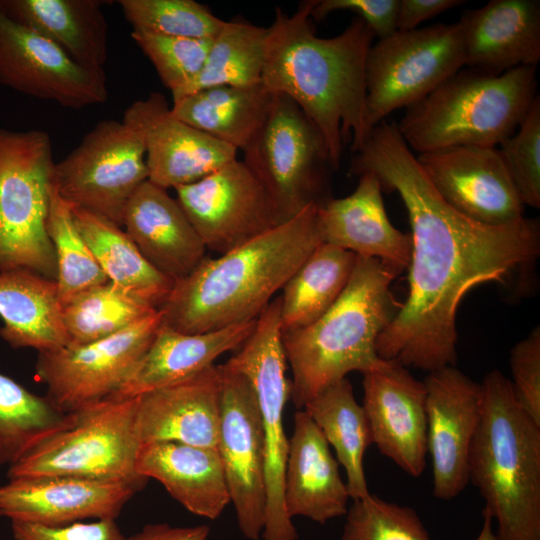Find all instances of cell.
Listing matches in <instances>:
<instances>
[{"instance_id":"8fae6325","label":"cell","mask_w":540,"mask_h":540,"mask_svg":"<svg viewBox=\"0 0 540 540\" xmlns=\"http://www.w3.org/2000/svg\"><path fill=\"white\" fill-rule=\"evenodd\" d=\"M464 67L458 22L399 32L372 44L365 67V130L417 103Z\"/></svg>"},{"instance_id":"52a82bcc","label":"cell","mask_w":540,"mask_h":540,"mask_svg":"<svg viewBox=\"0 0 540 540\" xmlns=\"http://www.w3.org/2000/svg\"><path fill=\"white\" fill-rule=\"evenodd\" d=\"M54 166L47 132L0 128V271L23 268L56 280L47 233Z\"/></svg>"},{"instance_id":"d590c367","label":"cell","mask_w":540,"mask_h":540,"mask_svg":"<svg viewBox=\"0 0 540 540\" xmlns=\"http://www.w3.org/2000/svg\"><path fill=\"white\" fill-rule=\"evenodd\" d=\"M268 34L269 27L239 19L225 21L212 40L202 70L184 96L215 86L261 83Z\"/></svg>"},{"instance_id":"e0dca14e","label":"cell","mask_w":540,"mask_h":540,"mask_svg":"<svg viewBox=\"0 0 540 540\" xmlns=\"http://www.w3.org/2000/svg\"><path fill=\"white\" fill-rule=\"evenodd\" d=\"M441 198L465 217L505 226L524 218V204L497 147L456 146L416 156Z\"/></svg>"},{"instance_id":"ee69618b","label":"cell","mask_w":540,"mask_h":540,"mask_svg":"<svg viewBox=\"0 0 540 540\" xmlns=\"http://www.w3.org/2000/svg\"><path fill=\"white\" fill-rule=\"evenodd\" d=\"M398 8L399 0H315L311 18L318 22L336 11L354 12L379 40L397 31Z\"/></svg>"},{"instance_id":"d4e9b609","label":"cell","mask_w":540,"mask_h":540,"mask_svg":"<svg viewBox=\"0 0 540 540\" xmlns=\"http://www.w3.org/2000/svg\"><path fill=\"white\" fill-rule=\"evenodd\" d=\"M122 227L144 258L174 282L206 257V247L176 198L150 180L128 200Z\"/></svg>"},{"instance_id":"60d3db41","label":"cell","mask_w":540,"mask_h":540,"mask_svg":"<svg viewBox=\"0 0 540 540\" xmlns=\"http://www.w3.org/2000/svg\"><path fill=\"white\" fill-rule=\"evenodd\" d=\"M345 515L341 540H432L415 510L375 495L353 500Z\"/></svg>"},{"instance_id":"b9f144b4","label":"cell","mask_w":540,"mask_h":540,"mask_svg":"<svg viewBox=\"0 0 540 540\" xmlns=\"http://www.w3.org/2000/svg\"><path fill=\"white\" fill-rule=\"evenodd\" d=\"M498 151L524 205L540 207V98Z\"/></svg>"},{"instance_id":"8992f818","label":"cell","mask_w":540,"mask_h":540,"mask_svg":"<svg viewBox=\"0 0 540 540\" xmlns=\"http://www.w3.org/2000/svg\"><path fill=\"white\" fill-rule=\"evenodd\" d=\"M536 92V67L493 75L464 66L406 108L396 125L419 154L456 146L497 147L516 131Z\"/></svg>"},{"instance_id":"4dcf8cb0","label":"cell","mask_w":540,"mask_h":540,"mask_svg":"<svg viewBox=\"0 0 540 540\" xmlns=\"http://www.w3.org/2000/svg\"><path fill=\"white\" fill-rule=\"evenodd\" d=\"M274 96L262 82L215 86L174 100L171 112L192 127L243 151L265 122Z\"/></svg>"},{"instance_id":"9c48e42d","label":"cell","mask_w":540,"mask_h":540,"mask_svg":"<svg viewBox=\"0 0 540 540\" xmlns=\"http://www.w3.org/2000/svg\"><path fill=\"white\" fill-rule=\"evenodd\" d=\"M242 162L267 194L279 224L321 205L334 169L325 139L289 97L275 94L271 110L243 150Z\"/></svg>"},{"instance_id":"6da1fadb","label":"cell","mask_w":540,"mask_h":540,"mask_svg":"<svg viewBox=\"0 0 540 540\" xmlns=\"http://www.w3.org/2000/svg\"><path fill=\"white\" fill-rule=\"evenodd\" d=\"M350 172H371L382 190L396 191L411 225L409 292L378 337L379 358L429 372L454 366L462 298L482 283H505L537 258L538 221L489 226L457 212L436 192L396 122L384 120L370 131Z\"/></svg>"},{"instance_id":"ffe728a7","label":"cell","mask_w":540,"mask_h":540,"mask_svg":"<svg viewBox=\"0 0 540 540\" xmlns=\"http://www.w3.org/2000/svg\"><path fill=\"white\" fill-rule=\"evenodd\" d=\"M363 404L379 451L412 477L426 466V387L408 369L384 360L363 373Z\"/></svg>"},{"instance_id":"44dd1931","label":"cell","mask_w":540,"mask_h":540,"mask_svg":"<svg viewBox=\"0 0 540 540\" xmlns=\"http://www.w3.org/2000/svg\"><path fill=\"white\" fill-rule=\"evenodd\" d=\"M140 489L127 482L63 476L9 479L0 487V516L45 526L116 519Z\"/></svg>"},{"instance_id":"d6a6232c","label":"cell","mask_w":540,"mask_h":540,"mask_svg":"<svg viewBox=\"0 0 540 540\" xmlns=\"http://www.w3.org/2000/svg\"><path fill=\"white\" fill-rule=\"evenodd\" d=\"M319 428L337 461L345 470L352 500L369 495L363 458L372 444L369 423L362 405L354 396L351 382L343 378L326 387L303 409Z\"/></svg>"},{"instance_id":"e575fe53","label":"cell","mask_w":540,"mask_h":540,"mask_svg":"<svg viewBox=\"0 0 540 540\" xmlns=\"http://www.w3.org/2000/svg\"><path fill=\"white\" fill-rule=\"evenodd\" d=\"M72 420L73 413L0 373V465L14 464Z\"/></svg>"},{"instance_id":"f1b7e54d","label":"cell","mask_w":540,"mask_h":540,"mask_svg":"<svg viewBox=\"0 0 540 540\" xmlns=\"http://www.w3.org/2000/svg\"><path fill=\"white\" fill-rule=\"evenodd\" d=\"M56 280L34 271H0V336L13 348L39 353L70 345Z\"/></svg>"},{"instance_id":"7c38bea8","label":"cell","mask_w":540,"mask_h":540,"mask_svg":"<svg viewBox=\"0 0 540 540\" xmlns=\"http://www.w3.org/2000/svg\"><path fill=\"white\" fill-rule=\"evenodd\" d=\"M148 180L141 132L125 121L98 122L64 159L53 184L72 208L98 214L122 227L126 204Z\"/></svg>"},{"instance_id":"9a60e30c","label":"cell","mask_w":540,"mask_h":540,"mask_svg":"<svg viewBox=\"0 0 540 540\" xmlns=\"http://www.w3.org/2000/svg\"><path fill=\"white\" fill-rule=\"evenodd\" d=\"M175 191L206 249L219 255L279 225L262 186L237 159Z\"/></svg>"},{"instance_id":"7402d4cb","label":"cell","mask_w":540,"mask_h":540,"mask_svg":"<svg viewBox=\"0 0 540 540\" xmlns=\"http://www.w3.org/2000/svg\"><path fill=\"white\" fill-rule=\"evenodd\" d=\"M221 409L219 365L136 397L140 443L171 441L217 448Z\"/></svg>"},{"instance_id":"277c9868","label":"cell","mask_w":540,"mask_h":540,"mask_svg":"<svg viewBox=\"0 0 540 540\" xmlns=\"http://www.w3.org/2000/svg\"><path fill=\"white\" fill-rule=\"evenodd\" d=\"M397 275L378 259L357 256L335 303L310 325L282 332L290 366V399L297 410L352 371L378 367L376 344L401 307L391 289Z\"/></svg>"},{"instance_id":"1f68e13d","label":"cell","mask_w":540,"mask_h":540,"mask_svg":"<svg viewBox=\"0 0 540 540\" xmlns=\"http://www.w3.org/2000/svg\"><path fill=\"white\" fill-rule=\"evenodd\" d=\"M72 213L108 281L158 309L168 298L174 281L144 258L122 227L81 208H72Z\"/></svg>"},{"instance_id":"c3c4849f","label":"cell","mask_w":540,"mask_h":540,"mask_svg":"<svg viewBox=\"0 0 540 540\" xmlns=\"http://www.w3.org/2000/svg\"><path fill=\"white\" fill-rule=\"evenodd\" d=\"M484 521L482 528L475 540H497L496 534L492 528V519L483 515Z\"/></svg>"},{"instance_id":"f6af8a7d","label":"cell","mask_w":540,"mask_h":540,"mask_svg":"<svg viewBox=\"0 0 540 540\" xmlns=\"http://www.w3.org/2000/svg\"><path fill=\"white\" fill-rule=\"evenodd\" d=\"M15 540H125L115 519L45 526L11 521Z\"/></svg>"},{"instance_id":"5bb4252c","label":"cell","mask_w":540,"mask_h":540,"mask_svg":"<svg viewBox=\"0 0 540 540\" xmlns=\"http://www.w3.org/2000/svg\"><path fill=\"white\" fill-rule=\"evenodd\" d=\"M217 450L238 527L249 540L261 538L266 514L265 444L260 412L249 381L225 364Z\"/></svg>"},{"instance_id":"cb8c5ba5","label":"cell","mask_w":540,"mask_h":540,"mask_svg":"<svg viewBox=\"0 0 540 540\" xmlns=\"http://www.w3.org/2000/svg\"><path fill=\"white\" fill-rule=\"evenodd\" d=\"M458 24L465 67L500 75L540 61L539 0H491Z\"/></svg>"},{"instance_id":"d6986e66","label":"cell","mask_w":540,"mask_h":540,"mask_svg":"<svg viewBox=\"0 0 540 540\" xmlns=\"http://www.w3.org/2000/svg\"><path fill=\"white\" fill-rule=\"evenodd\" d=\"M122 120L141 132L148 180L162 188L194 183L237 159L235 148L175 117L159 92L133 102Z\"/></svg>"},{"instance_id":"4316f807","label":"cell","mask_w":540,"mask_h":540,"mask_svg":"<svg viewBox=\"0 0 540 540\" xmlns=\"http://www.w3.org/2000/svg\"><path fill=\"white\" fill-rule=\"evenodd\" d=\"M256 319L204 333H183L164 324L127 380L109 398H136L213 366L222 354L238 349Z\"/></svg>"},{"instance_id":"30bf717a","label":"cell","mask_w":540,"mask_h":540,"mask_svg":"<svg viewBox=\"0 0 540 540\" xmlns=\"http://www.w3.org/2000/svg\"><path fill=\"white\" fill-rule=\"evenodd\" d=\"M280 296L257 317L254 329L224 364L251 384L261 417L265 444L266 514L263 540H297L298 534L284 504V474L289 440L283 426L290 399V380L282 344Z\"/></svg>"},{"instance_id":"2e32d148","label":"cell","mask_w":540,"mask_h":540,"mask_svg":"<svg viewBox=\"0 0 540 540\" xmlns=\"http://www.w3.org/2000/svg\"><path fill=\"white\" fill-rule=\"evenodd\" d=\"M0 84L71 109L104 103L103 70L85 68L59 46L11 19L0 7Z\"/></svg>"},{"instance_id":"7dc6e473","label":"cell","mask_w":540,"mask_h":540,"mask_svg":"<svg viewBox=\"0 0 540 540\" xmlns=\"http://www.w3.org/2000/svg\"><path fill=\"white\" fill-rule=\"evenodd\" d=\"M209 525L175 527L167 523L145 525L139 532L125 540H207Z\"/></svg>"},{"instance_id":"bcb514c9","label":"cell","mask_w":540,"mask_h":540,"mask_svg":"<svg viewBox=\"0 0 540 540\" xmlns=\"http://www.w3.org/2000/svg\"><path fill=\"white\" fill-rule=\"evenodd\" d=\"M464 3L463 0H399L397 31L415 30L422 22Z\"/></svg>"},{"instance_id":"7a4b0ae2","label":"cell","mask_w":540,"mask_h":540,"mask_svg":"<svg viewBox=\"0 0 540 540\" xmlns=\"http://www.w3.org/2000/svg\"><path fill=\"white\" fill-rule=\"evenodd\" d=\"M303 1L292 14L275 9L269 26L262 84L293 100L322 133L334 169L351 139L357 152L365 142V67L374 34L356 17L340 34H316Z\"/></svg>"},{"instance_id":"ac0fdd59","label":"cell","mask_w":540,"mask_h":540,"mask_svg":"<svg viewBox=\"0 0 540 540\" xmlns=\"http://www.w3.org/2000/svg\"><path fill=\"white\" fill-rule=\"evenodd\" d=\"M423 382L433 495L451 500L469 483V451L480 419L481 385L455 365L429 372Z\"/></svg>"},{"instance_id":"f35d334b","label":"cell","mask_w":540,"mask_h":540,"mask_svg":"<svg viewBox=\"0 0 540 540\" xmlns=\"http://www.w3.org/2000/svg\"><path fill=\"white\" fill-rule=\"evenodd\" d=\"M118 3L135 32L211 39L225 22L194 0H120Z\"/></svg>"},{"instance_id":"83f0119b","label":"cell","mask_w":540,"mask_h":540,"mask_svg":"<svg viewBox=\"0 0 540 540\" xmlns=\"http://www.w3.org/2000/svg\"><path fill=\"white\" fill-rule=\"evenodd\" d=\"M140 476L160 482L189 512L217 519L230 503L217 448L171 441L141 443L136 462Z\"/></svg>"},{"instance_id":"7bdbcfd3","label":"cell","mask_w":540,"mask_h":540,"mask_svg":"<svg viewBox=\"0 0 540 540\" xmlns=\"http://www.w3.org/2000/svg\"><path fill=\"white\" fill-rule=\"evenodd\" d=\"M510 381L520 407L540 425V328L514 345L510 353Z\"/></svg>"},{"instance_id":"4fadbf2b","label":"cell","mask_w":540,"mask_h":540,"mask_svg":"<svg viewBox=\"0 0 540 540\" xmlns=\"http://www.w3.org/2000/svg\"><path fill=\"white\" fill-rule=\"evenodd\" d=\"M160 325L156 310L109 337L40 352L35 375L46 385V397L64 413L109 399L144 356Z\"/></svg>"},{"instance_id":"3957f363","label":"cell","mask_w":540,"mask_h":540,"mask_svg":"<svg viewBox=\"0 0 540 540\" xmlns=\"http://www.w3.org/2000/svg\"><path fill=\"white\" fill-rule=\"evenodd\" d=\"M319 205L216 258L206 256L174 282L158 308L162 324L183 333H204L254 320L273 295L322 242Z\"/></svg>"},{"instance_id":"ab89813d","label":"cell","mask_w":540,"mask_h":540,"mask_svg":"<svg viewBox=\"0 0 540 540\" xmlns=\"http://www.w3.org/2000/svg\"><path fill=\"white\" fill-rule=\"evenodd\" d=\"M131 38L153 64L173 100L183 97L203 68L211 39L168 37L131 32Z\"/></svg>"},{"instance_id":"603a6c76","label":"cell","mask_w":540,"mask_h":540,"mask_svg":"<svg viewBox=\"0 0 540 540\" xmlns=\"http://www.w3.org/2000/svg\"><path fill=\"white\" fill-rule=\"evenodd\" d=\"M359 177L350 195L329 198L318 206L316 222L320 239L357 256L378 259L399 275L410 263L411 235L391 224L376 175L365 172Z\"/></svg>"},{"instance_id":"484cf974","label":"cell","mask_w":540,"mask_h":540,"mask_svg":"<svg viewBox=\"0 0 540 540\" xmlns=\"http://www.w3.org/2000/svg\"><path fill=\"white\" fill-rule=\"evenodd\" d=\"M349 499L328 442L308 414L297 410L284 474L287 514L325 524L347 513Z\"/></svg>"},{"instance_id":"5b68a950","label":"cell","mask_w":540,"mask_h":540,"mask_svg":"<svg viewBox=\"0 0 540 540\" xmlns=\"http://www.w3.org/2000/svg\"><path fill=\"white\" fill-rule=\"evenodd\" d=\"M468 479L497 521V540H540V425L517 403L510 380L486 374Z\"/></svg>"},{"instance_id":"ba28073f","label":"cell","mask_w":540,"mask_h":540,"mask_svg":"<svg viewBox=\"0 0 540 540\" xmlns=\"http://www.w3.org/2000/svg\"><path fill=\"white\" fill-rule=\"evenodd\" d=\"M66 428L42 441L8 468V478L63 476L127 482L141 489L136 398L106 399L72 412Z\"/></svg>"},{"instance_id":"f546056e","label":"cell","mask_w":540,"mask_h":540,"mask_svg":"<svg viewBox=\"0 0 540 540\" xmlns=\"http://www.w3.org/2000/svg\"><path fill=\"white\" fill-rule=\"evenodd\" d=\"M98 0H0L14 21L59 46L79 65L103 70L108 58V24Z\"/></svg>"},{"instance_id":"8d00e7d4","label":"cell","mask_w":540,"mask_h":540,"mask_svg":"<svg viewBox=\"0 0 540 540\" xmlns=\"http://www.w3.org/2000/svg\"><path fill=\"white\" fill-rule=\"evenodd\" d=\"M62 306L70 345L109 337L158 310L109 281L80 292Z\"/></svg>"},{"instance_id":"74e56055","label":"cell","mask_w":540,"mask_h":540,"mask_svg":"<svg viewBox=\"0 0 540 540\" xmlns=\"http://www.w3.org/2000/svg\"><path fill=\"white\" fill-rule=\"evenodd\" d=\"M47 233L56 256V282L62 305L80 292L108 282L75 223L71 206L61 198L54 184Z\"/></svg>"},{"instance_id":"836d02e7","label":"cell","mask_w":540,"mask_h":540,"mask_svg":"<svg viewBox=\"0 0 540 540\" xmlns=\"http://www.w3.org/2000/svg\"><path fill=\"white\" fill-rule=\"evenodd\" d=\"M356 257L323 242L311 252L282 288V332L310 325L335 303L350 279Z\"/></svg>"}]
</instances>
